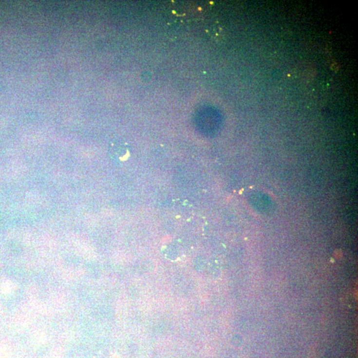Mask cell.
I'll list each match as a JSON object with an SVG mask.
<instances>
[{"instance_id":"6da1fadb","label":"cell","mask_w":358,"mask_h":358,"mask_svg":"<svg viewBox=\"0 0 358 358\" xmlns=\"http://www.w3.org/2000/svg\"><path fill=\"white\" fill-rule=\"evenodd\" d=\"M110 155L115 160L125 161L130 157L129 149L126 143L117 142L112 145L110 148Z\"/></svg>"}]
</instances>
